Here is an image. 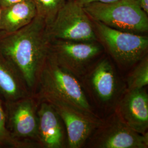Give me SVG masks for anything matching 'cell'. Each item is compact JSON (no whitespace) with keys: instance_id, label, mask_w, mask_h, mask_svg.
<instances>
[{"instance_id":"5","label":"cell","mask_w":148,"mask_h":148,"mask_svg":"<svg viewBox=\"0 0 148 148\" xmlns=\"http://www.w3.org/2000/svg\"><path fill=\"white\" fill-rule=\"evenodd\" d=\"M47 27L52 40L98 41L93 21L75 0L67 1Z\"/></svg>"},{"instance_id":"17","label":"cell","mask_w":148,"mask_h":148,"mask_svg":"<svg viewBox=\"0 0 148 148\" xmlns=\"http://www.w3.org/2000/svg\"><path fill=\"white\" fill-rule=\"evenodd\" d=\"M34 3L37 16L49 24L61 7L68 0H32Z\"/></svg>"},{"instance_id":"10","label":"cell","mask_w":148,"mask_h":148,"mask_svg":"<svg viewBox=\"0 0 148 148\" xmlns=\"http://www.w3.org/2000/svg\"><path fill=\"white\" fill-rule=\"evenodd\" d=\"M82 77L87 90L99 104L107 106L115 101L119 91V81L115 68L108 58L98 60Z\"/></svg>"},{"instance_id":"3","label":"cell","mask_w":148,"mask_h":148,"mask_svg":"<svg viewBox=\"0 0 148 148\" xmlns=\"http://www.w3.org/2000/svg\"><path fill=\"white\" fill-rule=\"evenodd\" d=\"M82 7L92 21L101 22L122 32L139 35L148 32V14L138 5L136 0L92 2Z\"/></svg>"},{"instance_id":"19","label":"cell","mask_w":148,"mask_h":148,"mask_svg":"<svg viewBox=\"0 0 148 148\" xmlns=\"http://www.w3.org/2000/svg\"><path fill=\"white\" fill-rule=\"evenodd\" d=\"M25 0H0V7L3 9L7 7L15 4L16 3L20 2Z\"/></svg>"},{"instance_id":"14","label":"cell","mask_w":148,"mask_h":148,"mask_svg":"<svg viewBox=\"0 0 148 148\" xmlns=\"http://www.w3.org/2000/svg\"><path fill=\"white\" fill-rule=\"evenodd\" d=\"M36 16V8L32 0L21 1L2 9L0 18L1 34H9L19 30L29 24Z\"/></svg>"},{"instance_id":"4","label":"cell","mask_w":148,"mask_h":148,"mask_svg":"<svg viewBox=\"0 0 148 148\" xmlns=\"http://www.w3.org/2000/svg\"><path fill=\"white\" fill-rule=\"evenodd\" d=\"M92 21L98 41L120 65L130 67L147 55V36L122 32Z\"/></svg>"},{"instance_id":"7","label":"cell","mask_w":148,"mask_h":148,"mask_svg":"<svg viewBox=\"0 0 148 148\" xmlns=\"http://www.w3.org/2000/svg\"><path fill=\"white\" fill-rule=\"evenodd\" d=\"M89 139L92 148L148 147V133L142 134L134 131L122 121L115 112L106 120L101 121Z\"/></svg>"},{"instance_id":"6","label":"cell","mask_w":148,"mask_h":148,"mask_svg":"<svg viewBox=\"0 0 148 148\" xmlns=\"http://www.w3.org/2000/svg\"><path fill=\"white\" fill-rule=\"evenodd\" d=\"M103 48L98 41L52 40L48 55L60 66L79 79L86 73L94 60L102 53Z\"/></svg>"},{"instance_id":"13","label":"cell","mask_w":148,"mask_h":148,"mask_svg":"<svg viewBox=\"0 0 148 148\" xmlns=\"http://www.w3.org/2000/svg\"><path fill=\"white\" fill-rule=\"evenodd\" d=\"M32 94L18 70L0 53V98L10 101Z\"/></svg>"},{"instance_id":"18","label":"cell","mask_w":148,"mask_h":148,"mask_svg":"<svg viewBox=\"0 0 148 148\" xmlns=\"http://www.w3.org/2000/svg\"><path fill=\"white\" fill-rule=\"evenodd\" d=\"M79 5L82 6L87 5L92 2H101V3H110L118 0H75Z\"/></svg>"},{"instance_id":"21","label":"cell","mask_w":148,"mask_h":148,"mask_svg":"<svg viewBox=\"0 0 148 148\" xmlns=\"http://www.w3.org/2000/svg\"><path fill=\"white\" fill-rule=\"evenodd\" d=\"M1 10H2V9H1V7H0V18H1ZM0 34H1V32H0Z\"/></svg>"},{"instance_id":"1","label":"cell","mask_w":148,"mask_h":148,"mask_svg":"<svg viewBox=\"0 0 148 148\" xmlns=\"http://www.w3.org/2000/svg\"><path fill=\"white\" fill-rule=\"evenodd\" d=\"M51 40L46 22L37 15L19 30L0 35V53L18 70L32 94Z\"/></svg>"},{"instance_id":"15","label":"cell","mask_w":148,"mask_h":148,"mask_svg":"<svg viewBox=\"0 0 148 148\" xmlns=\"http://www.w3.org/2000/svg\"><path fill=\"white\" fill-rule=\"evenodd\" d=\"M0 145L2 147L13 148H35L36 143L22 141L13 137L6 126L5 110L3 101L0 98Z\"/></svg>"},{"instance_id":"16","label":"cell","mask_w":148,"mask_h":148,"mask_svg":"<svg viewBox=\"0 0 148 148\" xmlns=\"http://www.w3.org/2000/svg\"><path fill=\"white\" fill-rule=\"evenodd\" d=\"M148 85V58L145 56L129 75L127 79V90L144 88Z\"/></svg>"},{"instance_id":"2","label":"cell","mask_w":148,"mask_h":148,"mask_svg":"<svg viewBox=\"0 0 148 148\" xmlns=\"http://www.w3.org/2000/svg\"><path fill=\"white\" fill-rule=\"evenodd\" d=\"M34 95L38 101L57 99L91 116L98 117L78 78L60 66L49 55L39 75Z\"/></svg>"},{"instance_id":"9","label":"cell","mask_w":148,"mask_h":148,"mask_svg":"<svg viewBox=\"0 0 148 148\" xmlns=\"http://www.w3.org/2000/svg\"><path fill=\"white\" fill-rule=\"evenodd\" d=\"M42 100L52 106L63 121L69 148L82 147L101 121L98 117L91 116L62 101L52 98Z\"/></svg>"},{"instance_id":"20","label":"cell","mask_w":148,"mask_h":148,"mask_svg":"<svg viewBox=\"0 0 148 148\" xmlns=\"http://www.w3.org/2000/svg\"><path fill=\"white\" fill-rule=\"evenodd\" d=\"M138 5L147 14H148V0H136Z\"/></svg>"},{"instance_id":"12","label":"cell","mask_w":148,"mask_h":148,"mask_svg":"<svg viewBox=\"0 0 148 148\" xmlns=\"http://www.w3.org/2000/svg\"><path fill=\"white\" fill-rule=\"evenodd\" d=\"M37 116V136L40 147L64 148V135L61 119L52 106L47 101H38Z\"/></svg>"},{"instance_id":"8","label":"cell","mask_w":148,"mask_h":148,"mask_svg":"<svg viewBox=\"0 0 148 148\" xmlns=\"http://www.w3.org/2000/svg\"><path fill=\"white\" fill-rule=\"evenodd\" d=\"M6 126L11 136L22 141L38 143V101L34 94L4 102ZM40 147V145H39Z\"/></svg>"},{"instance_id":"22","label":"cell","mask_w":148,"mask_h":148,"mask_svg":"<svg viewBox=\"0 0 148 148\" xmlns=\"http://www.w3.org/2000/svg\"><path fill=\"white\" fill-rule=\"evenodd\" d=\"M0 148H2V147H1V145H0Z\"/></svg>"},{"instance_id":"11","label":"cell","mask_w":148,"mask_h":148,"mask_svg":"<svg viewBox=\"0 0 148 148\" xmlns=\"http://www.w3.org/2000/svg\"><path fill=\"white\" fill-rule=\"evenodd\" d=\"M115 112L134 131L148 133V95L144 88L127 90L117 104Z\"/></svg>"}]
</instances>
